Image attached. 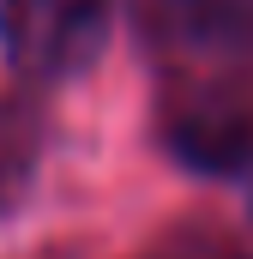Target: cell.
Masks as SVG:
<instances>
[{
  "instance_id": "obj_1",
  "label": "cell",
  "mask_w": 253,
  "mask_h": 259,
  "mask_svg": "<svg viewBox=\"0 0 253 259\" xmlns=\"http://www.w3.org/2000/svg\"><path fill=\"white\" fill-rule=\"evenodd\" d=\"M109 42V0H0V55L24 78H72Z\"/></svg>"
},
{
  "instance_id": "obj_2",
  "label": "cell",
  "mask_w": 253,
  "mask_h": 259,
  "mask_svg": "<svg viewBox=\"0 0 253 259\" xmlns=\"http://www.w3.org/2000/svg\"><path fill=\"white\" fill-rule=\"evenodd\" d=\"M169 18L217 49H253V0H169Z\"/></svg>"
}]
</instances>
